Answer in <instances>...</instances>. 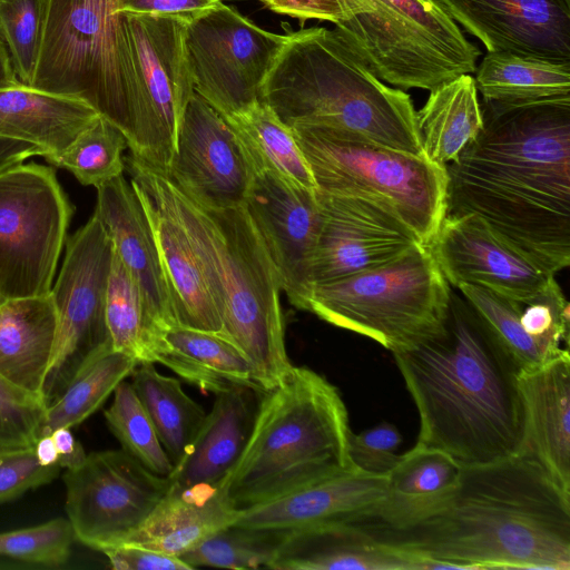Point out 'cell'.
I'll use <instances>...</instances> for the list:
<instances>
[{
    "label": "cell",
    "mask_w": 570,
    "mask_h": 570,
    "mask_svg": "<svg viewBox=\"0 0 570 570\" xmlns=\"http://www.w3.org/2000/svg\"><path fill=\"white\" fill-rule=\"evenodd\" d=\"M481 108V132L445 166L446 215L479 216L557 274L570 264V98Z\"/></svg>",
    "instance_id": "cell-1"
},
{
    "label": "cell",
    "mask_w": 570,
    "mask_h": 570,
    "mask_svg": "<svg viewBox=\"0 0 570 570\" xmlns=\"http://www.w3.org/2000/svg\"><path fill=\"white\" fill-rule=\"evenodd\" d=\"M358 523L443 570H570V495L527 453L463 466L449 501L411 527Z\"/></svg>",
    "instance_id": "cell-2"
},
{
    "label": "cell",
    "mask_w": 570,
    "mask_h": 570,
    "mask_svg": "<svg viewBox=\"0 0 570 570\" xmlns=\"http://www.w3.org/2000/svg\"><path fill=\"white\" fill-rule=\"evenodd\" d=\"M392 354L419 412L415 445L462 466L522 452L519 370L464 298L452 293L442 328Z\"/></svg>",
    "instance_id": "cell-3"
},
{
    "label": "cell",
    "mask_w": 570,
    "mask_h": 570,
    "mask_svg": "<svg viewBox=\"0 0 570 570\" xmlns=\"http://www.w3.org/2000/svg\"><path fill=\"white\" fill-rule=\"evenodd\" d=\"M259 100L291 129L336 130L424 156L411 96L379 79L335 28L288 32Z\"/></svg>",
    "instance_id": "cell-4"
},
{
    "label": "cell",
    "mask_w": 570,
    "mask_h": 570,
    "mask_svg": "<svg viewBox=\"0 0 570 570\" xmlns=\"http://www.w3.org/2000/svg\"><path fill=\"white\" fill-rule=\"evenodd\" d=\"M351 432L336 386L293 366L262 394L248 441L222 483L227 500L242 510L358 469L348 453Z\"/></svg>",
    "instance_id": "cell-5"
},
{
    "label": "cell",
    "mask_w": 570,
    "mask_h": 570,
    "mask_svg": "<svg viewBox=\"0 0 570 570\" xmlns=\"http://www.w3.org/2000/svg\"><path fill=\"white\" fill-rule=\"evenodd\" d=\"M171 186L222 320L220 336L247 358L258 387L272 390L294 365L285 345L282 286L265 243L245 204L206 208Z\"/></svg>",
    "instance_id": "cell-6"
},
{
    "label": "cell",
    "mask_w": 570,
    "mask_h": 570,
    "mask_svg": "<svg viewBox=\"0 0 570 570\" xmlns=\"http://www.w3.org/2000/svg\"><path fill=\"white\" fill-rule=\"evenodd\" d=\"M118 0H46L35 89L83 101L134 144L130 61Z\"/></svg>",
    "instance_id": "cell-7"
},
{
    "label": "cell",
    "mask_w": 570,
    "mask_h": 570,
    "mask_svg": "<svg viewBox=\"0 0 570 570\" xmlns=\"http://www.w3.org/2000/svg\"><path fill=\"white\" fill-rule=\"evenodd\" d=\"M450 286L431 248L420 244L385 265L314 284L307 311L394 353L442 328Z\"/></svg>",
    "instance_id": "cell-8"
},
{
    "label": "cell",
    "mask_w": 570,
    "mask_h": 570,
    "mask_svg": "<svg viewBox=\"0 0 570 570\" xmlns=\"http://www.w3.org/2000/svg\"><path fill=\"white\" fill-rule=\"evenodd\" d=\"M316 190L370 198L395 213L430 247L448 213L445 167L360 137L292 129Z\"/></svg>",
    "instance_id": "cell-9"
},
{
    "label": "cell",
    "mask_w": 570,
    "mask_h": 570,
    "mask_svg": "<svg viewBox=\"0 0 570 570\" xmlns=\"http://www.w3.org/2000/svg\"><path fill=\"white\" fill-rule=\"evenodd\" d=\"M334 24L371 71L390 86L431 90L473 73L480 49L436 0H346Z\"/></svg>",
    "instance_id": "cell-10"
},
{
    "label": "cell",
    "mask_w": 570,
    "mask_h": 570,
    "mask_svg": "<svg viewBox=\"0 0 570 570\" xmlns=\"http://www.w3.org/2000/svg\"><path fill=\"white\" fill-rule=\"evenodd\" d=\"M132 82L131 156L167 173L178 130L194 90L184 19L118 11Z\"/></svg>",
    "instance_id": "cell-11"
},
{
    "label": "cell",
    "mask_w": 570,
    "mask_h": 570,
    "mask_svg": "<svg viewBox=\"0 0 570 570\" xmlns=\"http://www.w3.org/2000/svg\"><path fill=\"white\" fill-rule=\"evenodd\" d=\"M73 206L52 167L17 164L0 170V295L50 293Z\"/></svg>",
    "instance_id": "cell-12"
},
{
    "label": "cell",
    "mask_w": 570,
    "mask_h": 570,
    "mask_svg": "<svg viewBox=\"0 0 570 570\" xmlns=\"http://www.w3.org/2000/svg\"><path fill=\"white\" fill-rule=\"evenodd\" d=\"M65 245L62 266L50 291L58 325L41 390L46 405L62 394L87 363L112 350L105 306L114 244L96 212Z\"/></svg>",
    "instance_id": "cell-13"
},
{
    "label": "cell",
    "mask_w": 570,
    "mask_h": 570,
    "mask_svg": "<svg viewBox=\"0 0 570 570\" xmlns=\"http://www.w3.org/2000/svg\"><path fill=\"white\" fill-rule=\"evenodd\" d=\"M287 35L269 32L219 2L187 24L185 42L194 90L220 116L259 101L262 86Z\"/></svg>",
    "instance_id": "cell-14"
},
{
    "label": "cell",
    "mask_w": 570,
    "mask_h": 570,
    "mask_svg": "<svg viewBox=\"0 0 570 570\" xmlns=\"http://www.w3.org/2000/svg\"><path fill=\"white\" fill-rule=\"evenodd\" d=\"M62 480L75 539L99 552L122 544L170 487L168 476L151 472L122 449L87 454Z\"/></svg>",
    "instance_id": "cell-15"
},
{
    "label": "cell",
    "mask_w": 570,
    "mask_h": 570,
    "mask_svg": "<svg viewBox=\"0 0 570 570\" xmlns=\"http://www.w3.org/2000/svg\"><path fill=\"white\" fill-rule=\"evenodd\" d=\"M430 248L448 283L456 288L478 285L529 304L560 287L556 274L474 214H448Z\"/></svg>",
    "instance_id": "cell-16"
},
{
    "label": "cell",
    "mask_w": 570,
    "mask_h": 570,
    "mask_svg": "<svg viewBox=\"0 0 570 570\" xmlns=\"http://www.w3.org/2000/svg\"><path fill=\"white\" fill-rule=\"evenodd\" d=\"M315 191L321 229L312 264L314 284L385 265L422 244L395 213L377 202Z\"/></svg>",
    "instance_id": "cell-17"
},
{
    "label": "cell",
    "mask_w": 570,
    "mask_h": 570,
    "mask_svg": "<svg viewBox=\"0 0 570 570\" xmlns=\"http://www.w3.org/2000/svg\"><path fill=\"white\" fill-rule=\"evenodd\" d=\"M167 177L206 208L245 204L255 176L238 136L207 101L194 92L184 112Z\"/></svg>",
    "instance_id": "cell-18"
},
{
    "label": "cell",
    "mask_w": 570,
    "mask_h": 570,
    "mask_svg": "<svg viewBox=\"0 0 570 570\" xmlns=\"http://www.w3.org/2000/svg\"><path fill=\"white\" fill-rule=\"evenodd\" d=\"M316 190V189H315ZM273 171L255 173L245 206L275 265L289 303L307 311L321 229L316 191Z\"/></svg>",
    "instance_id": "cell-19"
},
{
    "label": "cell",
    "mask_w": 570,
    "mask_h": 570,
    "mask_svg": "<svg viewBox=\"0 0 570 570\" xmlns=\"http://www.w3.org/2000/svg\"><path fill=\"white\" fill-rule=\"evenodd\" d=\"M125 164L155 236L177 325L222 335V320L178 213L170 179L134 156Z\"/></svg>",
    "instance_id": "cell-20"
},
{
    "label": "cell",
    "mask_w": 570,
    "mask_h": 570,
    "mask_svg": "<svg viewBox=\"0 0 570 570\" xmlns=\"http://www.w3.org/2000/svg\"><path fill=\"white\" fill-rule=\"evenodd\" d=\"M488 52L570 61V0H436Z\"/></svg>",
    "instance_id": "cell-21"
},
{
    "label": "cell",
    "mask_w": 570,
    "mask_h": 570,
    "mask_svg": "<svg viewBox=\"0 0 570 570\" xmlns=\"http://www.w3.org/2000/svg\"><path fill=\"white\" fill-rule=\"evenodd\" d=\"M386 476L354 469L313 482L288 494L238 510L234 523L294 531L371 518L379 508Z\"/></svg>",
    "instance_id": "cell-22"
},
{
    "label": "cell",
    "mask_w": 570,
    "mask_h": 570,
    "mask_svg": "<svg viewBox=\"0 0 570 570\" xmlns=\"http://www.w3.org/2000/svg\"><path fill=\"white\" fill-rule=\"evenodd\" d=\"M96 189L95 212L115 252L139 285L157 333L177 325L155 236L137 191L124 175Z\"/></svg>",
    "instance_id": "cell-23"
},
{
    "label": "cell",
    "mask_w": 570,
    "mask_h": 570,
    "mask_svg": "<svg viewBox=\"0 0 570 570\" xmlns=\"http://www.w3.org/2000/svg\"><path fill=\"white\" fill-rule=\"evenodd\" d=\"M274 570H435L436 562L387 544L357 522L288 531L267 564Z\"/></svg>",
    "instance_id": "cell-24"
},
{
    "label": "cell",
    "mask_w": 570,
    "mask_h": 570,
    "mask_svg": "<svg viewBox=\"0 0 570 570\" xmlns=\"http://www.w3.org/2000/svg\"><path fill=\"white\" fill-rule=\"evenodd\" d=\"M524 442L558 488L570 495V355L564 350L539 366L519 372Z\"/></svg>",
    "instance_id": "cell-25"
},
{
    "label": "cell",
    "mask_w": 570,
    "mask_h": 570,
    "mask_svg": "<svg viewBox=\"0 0 570 570\" xmlns=\"http://www.w3.org/2000/svg\"><path fill=\"white\" fill-rule=\"evenodd\" d=\"M263 393L240 386L216 394L187 452L168 475L170 483L222 484L248 441Z\"/></svg>",
    "instance_id": "cell-26"
},
{
    "label": "cell",
    "mask_w": 570,
    "mask_h": 570,
    "mask_svg": "<svg viewBox=\"0 0 570 570\" xmlns=\"http://www.w3.org/2000/svg\"><path fill=\"white\" fill-rule=\"evenodd\" d=\"M238 510L222 484L177 487L170 483L145 522L122 544H134L180 558L220 529L233 524Z\"/></svg>",
    "instance_id": "cell-27"
},
{
    "label": "cell",
    "mask_w": 570,
    "mask_h": 570,
    "mask_svg": "<svg viewBox=\"0 0 570 570\" xmlns=\"http://www.w3.org/2000/svg\"><path fill=\"white\" fill-rule=\"evenodd\" d=\"M463 466L436 449L414 445L386 475L384 497L367 519L403 529L438 512L459 487Z\"/></svg>",
    "instance_id": "cell-28"
},
{
    "label": "cell",
    "mask_w": 570,
    "mask_h": 570,
    "mask_svg": "<svg viewBox=\"0 0 570 570\" xmlns=\"http://www.w3.org/2000/svg\"><path fill=\"white\" fill-rule=\"evenodd\" d=\"M98 116L78 99L22 83L0 88V138L37 146L48 163L62 155Z\"/></svg>",
    "instance_id": "cell-29"
},
{
    "label": "cell",
    "mask_w": 570,
    "mask_h": 570,
    "mask_svg": "<svg viewBox=\"0 0 570 570\" xmlns=\"http://www.w3.org/2000/svg\"><path fill=\"white\" fill-rule=\"evenodd\" d=\"M149 362L160 363L183 380L215 395L246 386L263 392L243 353L216 333L179 325L157 333Z\"/></svg>",
    "instance_id": "cell-30"
},
{
    "label": "cell",
    "mask_w": 570,
    "mask_h": 570,
    "mask_svg": "<svg viewBox=\"0 0 570 570\" xmlns=\"http://www.w3.org/2000/svg\"><path fill=\"white\" fill-rule=\"evenodd\" d=\"M50 293L6 299L0 305V374L41 396L57 337Z\"/></svg>",
    "instance_id": "cell-31"
},
{
    "label": "cell",
    "mask_w": 570,
    "mask_h": 570,
    "mask_svg": "<svg viewBox=\"0 0 570 570\" xmlns=\"http://www.w3.org/2000/svg\"><path fill=\"white\" fill-rule=\"evenodd\" d=\"M416 111L423 155L445 167L455 160L483 128V115L474 77L460 75L429 90Z\"/></svg>",
    "instance_id": "cell-32"
},
{
    "label": "cell",
    "mask_w": 570,
    "mask_h": 570,
    "mask_svg": "<svg viewBox=\"0 0 570 570\" xmlns=\"http://www.w3.org/2000/svg\"><path fill=\"white\" fill-rule=\"evenodd\" d=\"M474 72L484 101L515 105L570 98V61L511 51L488 52Z\"/></svg>",
    "instance_id": "cell-33"
},
{
    "label": "cell",
    "mask_w": 570,
    "mask_h": 570,
    "mask_svg": "<svg viewBox=\"0 0 570 570\" xmlns=\"http://www.w3.org/2000/svg\"><path fill=\"white\" fill-rule=\"evenodd\" d=\"M130 376V383L165 451L173 464H177L198 432L206 412L185 393L179 380L159 373L154 363L139 362Z\"/></svg>",
    "instance_id": "cell-34"
},
{
    "label": "cell",
    "mask_w": 570,
    "mask_h": 570,
    "mask_svg": "<svg viewBox=\"0 0 570 570\" xmlns=\"http://www.w3.org/2000/svg\"><path fill=\"white\" fill-rule=\"evenodd\" d=\"M234 129L255 173L273 171L297 185L316 189L294 134L261 100L246 111L224 117Z\"/></svg>",
    "instance_id": "cell-35"
},
{
    "label": "cell",
    "mask_w": 570,
    "mask_h": 570,
    "mask_svg": "<svg viewBox=\"0 0 570 570\" xmlns=\"http://www.w3.org/2000/svg\"><path fill=\"white\" fill-rule=\"evenodd\" d=\"M138 361L114 350L87 363L62 394L47 405L40 435L58 428H73L94 414L138 365Z\"/></svg>",
    "instance_id": "cell-36"
},
{
    "label": "cell",
    "mask_w": 570,
    "mask_h": 570,
    "mask_svg": "<svg viewBox=\"0 0 570 570\" xmlns=\"http://www.w3.org/2000/svg\"><path fill=\"white\" fill-rule=\"evenodd\" d=\"M106 323L111 347L138 362H149L157 330L135 278L114 248L106 293Z\"/></svg>",
    "instance_id": "cell-37"
},
{
    "label": "cell",
    "mask_w": 570,
    "mask_h": 570,
    "mask_svg": "<svg viewBox=\"0 0 570 570\" xmlns=\"http://www.w3.org/2000/svg\"><path fill=\"white\" fill-rule=\"evenodd\" d=\"M286 531L229 524L180 557L199 567L254 570L267 568Z\"/></svg>",
    "instance_id": "cell-38"
},
{
    "label": "cell",
    "mask_w": 570,
    "mask_h": 570,
    "mask_svg": "<svg viewBox=\"0 0 570 570\" xmlns=\"http://www.w3.org/2000/svg\"><path fill=\"white\" fill-rule=\"evenodd\" d=\"M458 289L519 372L534 368L551 358L522 327L521 303L478 285L464 284Z\"/></svg>",
    "instance_id": "cell-39"
},
{
    "label": "cell",
    "mask_w": 570,
    "mask_h": 570,
    "mask_svg": "<svg viewBox=\"0 0 570 570\" xmlns=\"http://www.w3.org/2000/svg\"><path fill=\"white\" fill-rule=\"evenodd\" d=\"M125 135L109 120L98 116L59 157L49 164L69 170L80 184L99 186L122 175Z\"/></svg>",
    "instance_id": "cell-40"
},
{
    "label": "cell",
    "mask_w": 570,
    "mask_h": 570,
    "mask_svg": "<svg viewBox=\"0 0 570 570\" xmlns=\"http://www.w3.org/2000/svg\"><path fill=\"white\" fill-rule=\"evenodd\" d=\"M104 415L124 451L158 475L171 473L174 464L130 382L118 384Z\"/></svg>",
    "instance_id": "cell-41"
},
{
    "label": "cell",
    "mask_w": 570,
    "mask_h": 570,
    "mask_svg": "<svg viewBox=\"0 0 570 570\" xmlns=\"http://www.w3.org/2000/svg\"><path fill=\"white\" fill-rule=\"evenodd\" d=\"M75 534L67 518L0 532V559L19 567L57 568L71 554Z\"/></svg>",
    "instance_id": "cell-42"
},
{
    "label": "cell",
    "mask_w": 570,
    "mask_h": 570,
    "mask_svg": "<svg viewBox=\"0 0 570 570\" xmlns=\"http://www.w3.org/2000/svg\"><path fill=\"white\" fill-rule=\"evenodd\" d=\"M46 0H0V36L18 80L30 86L38 59Z\"/></svg>",
    "instance_id": "cell-43"
},
{
    "label": "cell",
    "mask_w": 570,
    "mask_h": 570,
    "mask_svg": "<svg viewBox=\"0 0 570 570\" xmlns=\"http://www.w3.org/2000/svg\"><path fill=\"white\" fill-rule=\"evenodd\" d=\"M46 403L0 374V451L35 446Z\"/></svg>",
    "instance_id": "cell-44"
},
{
    "label": "cell",
    "mask_w": 570,
    "mask_h": 570,
    "mask_svg": "<svg viewBox=\"0 0 570 570\" xmlns=\"http://www.w3.org/2000/svg\"><path fill=\"white\" fill-rule=\"evenodd\" d=\"M401 443L402 435L396 426L380 422L360 433L351 432L348 453L358 469L386 476L402 458L397 453Z\"/></svg>",
    "instance_id": "cell-45"
},
{
    "label": "cell",
    "mask_w": 570,
    "mask_h": 570,
    "mask_svg": "<svg viewBox=\"0 0 570 570\" xmlns=\"http://www.w3.org/2000/svg\"><path fill=\"white\" fill-rule=\"evenodd\" d=\"M60 469L58 464L41 465L33 446L0 451V504L50 483L59 475Z\"/></svg>",
    "instance_id": "cell-46"
},
{
    "label": "cell",
    "mask_w": 570,
    "mask_h": 570,
    "mask_svg": "<svg viewBox=\"0 0 570 570\" xmlns=\"http://www.w3.org/2000/svg\"><path fill=\"white\" fill-rule=\"evenodd\" d=\"M101 553L107 557L110 568L115 570H191L178 557L140 546L119 544Z\"/></svg>",
    "instance_id": "cell-47"
},
{
    "label": "cell",
    "mask_w": 570,
    "mask_h": 570,
    "mask_svg": "<svg viewBox=\"0 0 570 570\" xmlns=\"http://www.w3.org/2000/svg\"><path fill=\"white\" fill-rule=\"evenodd\" d=\"M269 10L299 20H321L334 24L348 20L352 14L346 0H259Z\"/></svg>",
    "instance_id": "cell-48"
},
{
    "label": "cell",
    "mask_w": 570,
    "mask_h": 570,
    "mask_svg": "<svg viewBox=\"0 0 570 570\" xmlns=\"http://www.w3.org/2000/svg\"><path fill=\"white\" fill-rule=\"evenodd\" d=\"M222 0H118V11L137 14H163L188 23Z\"/></svg>",
    "instance_id": "cell-49"
},
{
    "label": "cell",
    "mask_w": 570,
    "mask_h": 570,
    "mask_svg": "<svg viewBox=\"0 0 570 570\" xmlns=\"http://www.w3.org/2000/svg\"><path fill=\"white\" fill-rule=\"evenodd\" d=\"M51 436L58 451V465L69 470L78 468L85 461L87 453L78 442L70 428H58L52 431Z\"/></svg>",
    "instance_id": "cell-50"
},
{
    "label": "cell",
    "mask_w": 570,
    "mask_h": 570,
    "mask_svg": "<svg viewBox=\"0 0 570 570\" xmlns=\"http://www.w3.org/2000/svg\"><path fill=\"white\" fill-rule=\"evenodd\" d=\"M32 156H43V154L32 144L0 138V170L24 163Z\"/></svg>",
    "instance_id": "cell-51"
},
{
    "label": "cell",
    "mask_w": 570,
    "mask_h": 570,
    "mask_svg": "<svg viewBox=\"0 0 570 570\" xmlns=\"http://www.w3.org/2000/svg\"><path fill=\"white\" fill-rule=\"evenodd\" d=\"M35 454L43 466L58 464V451L51 434L41 435L35 443Z\"/></svg>",
    "instance_id": "cell-52"
},
{
    "label": "cell",
    "mask_w": 570,
    "mask_h": 570,
    "mask_svg": "<svg viewBox=\"0 0 570 570\" xmlns=\"http://www.w3.org/2000/svg\"><path fill=\"white\" fill-rule=\"evenodd\" d=\"M20 83L12 68L8 49L0 36V88L14 87Z\"/></svg>",
    "instance_id": "cell-53"
},
{
    "label": "cell",
    "mask_w": 570,
    "mask_h": 570,
    "mask_svg": "<svg viewBox=\"0 0 570 570\" xmlns=\"http://www.w3.org/2000/svg\"><path fill=\"white\" fill-rule=\"evenodd\" d=\"M6 301V298H3L1 295H0V305Z\"/></svg>",
    "instance_id": "cell-54"
}]
</instances>
